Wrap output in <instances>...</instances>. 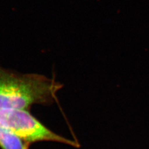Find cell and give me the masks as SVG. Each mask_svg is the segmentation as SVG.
<instances>
[{
  "mask_svg": "<svg viewBox=\"0 0 149 149\" xmlns=\"http://www.w3.org/2000/svg\"><path fill=\"white\" fill-rule=\"evenodd\" d=\"M30 143L17 136L0 122V147L1 149H29Z\"/></svg>",
  "mask_w": 149,
  "mask_h": 149,
  "instance_id": "cell-3",
  "label": "cell"
},
{
  "mask_svg": "<svg viewBox=\"0 0 149 149\" xmlns=\"http://www.w3.org/2000/svg\"><path fill=\"white\" fill-rule=\"evenodd\" d=\"M0 122L29 143L49 141L67 144L74 147L80 146L77 142L59 136L46 127L27 109L0 110Z\"/></svg>",
  "mask_w": 149,
  "mask_h": 149,
  "instance_id": "cell-2",
  "label": "cell"
},
{
  "mask_svg": "<svg viewBox=\"0 0 149 149\" xmlns=\"http://www.w3.org/2000/svg\"><path fill=\"white\" fill-rule=\"evenodd\" d=\"M62 85L38 74H17L0 67V110L50 104Z\"/></svg>",
  "mask_w": 149,
  "mask_h": 149,
  "instance_id": "cell-1",
  "label": "cell"
}]
</instances>
